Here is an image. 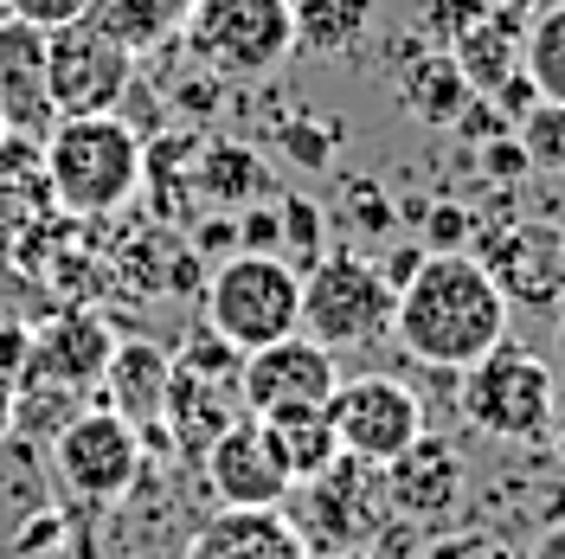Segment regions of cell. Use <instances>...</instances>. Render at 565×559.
<instances>
[{
	"instance_id": "cell-1",
	"label": "cell",
	"mask_w": 565,
	"mask_h": 559,
	"mask_svg": "<svg viewBox=\"0 0 565 559\" xmlns=\"http://www.w3.org/2000/svg\"><path fill=\"white\" fill-rule=\"evenodd\" d=\"M392 335L412 360L462 373L508 341V289L469 251H424V264L392 289Z\"/></svg>"
},
{
	"instance_id": "cell-2",
	"label": "cell",
	"mask_w": 565,
	"mask_h": 559,
	"mask_svg": "<svg viewBox=\"0 0 565 559\" xmlns=\"http://www.w3.org/2000/svg\"><path fill=\"white\" fill-rule=\"evenodd\" d=\"M141 148L136 123L122 109L104 116H58L45 141H39V161H45V193L52 207L71 219H109L141 193Z\"/></svg>"
},
{
	"instance_id": "cell-3",
	"label": "cell",
	"mask_w": 565,
	"mask_h": 559,
	"mask_svg": "<svg viewBox=\"0 0 565 559\" xmlns=\"http://www.w3.org/2000/svg\"><path fill=\"white\" fill-rule=\"evenodd\" d=\"M180 45L218 84H257L296 52V0H193Z\"/></svg>"
},
{
	"instance_id": "cell-4",
	"label": "cell",
	"mask_w": 565,
	"mask_h": 559,
	"mask_svg": "<svg viewBox=\"0 0 565 559\" xmlns=\"http://www.w3.org/2000/svg\"><path fill=\"white\" fill-rule=\"evenodd\" d=\"M206 328L238 354H257L302 328V271L277 251H232L206 277Z\"/></svg>"
},
{
	"instance_id": "cell-5",
	"label": "cell",
	"mask_w": 565,
	"mask_h": 559,
	"mask_svg": "<svg viewBox=\"0 0 565 559\" xmlns=\"http://www.w3.org/2000/svg\"><path fill=\"white\" fill-rule=\"evenodd\" d=\"M392 328V283L360 251H321L302 271V335L321 348H366Z\"/></svg>"
},
{
	"instance_id": "cell-6",
	"label": "cell",
	"mask_w": 565,
	"mask_h": 559,
	"mask_svg": "<svg viewBox=\"0 0 565 559\" xmlns=\"http://www.w3.org/2000/svg\"><path fill=\"white\" fill-rule=\"evenodd\" d=\"M553 367L540 354H521V348H489L476 367H462V386H457V405L462 419L476 424L482 437H501V444H533L546 437L553 424Z\"/></svg>"
},
{
	"instance_id": "cell-7",
	"label": "cell",
	"mask_w": 565,
	"mask_h": 559,
	"mask_svg": "<svg viewBox=\"0 0 565 559\" xmlns=\"http://www.w3.org/2000/svg\"><path fill=\"white\" fill-rule=\"evenodd\" d=\"M141 456H148V437H141L129 419H116L109 405L97 412H71L58 431H52V476L65 483L77 502L90 508H109L136 489Z\"/></svg>"
},
{
	"instance_id": "cell-8",
	"label": "cell",
	"mask_w": 565,
	"mask_h": 559,
	"mask_svg": "<svg viewBox=\"0 0 565 559\" xmlns=\"http://www.w3.org/2000/svg\"><path fill=\"white\" fill-rule=\"evenodd\" d=\"M45 77L58 116H104L122 109V97L136 91V52L97 33L90 20H71L45 33Z\"/></svg>"
},
{
	"instance_id": "cell-9",
	"label": "cell",
	"mask_w": 565,
	"mask_h": 559,
	"mask_svg": "<svg viewBox=\"0 0 565 559\" xmlns=\"http://www.w3.org/2000/svg\"><path fill=\"white\" fill-rule=\"evenodd\" d=\"M328 419L341 431V456L386 470L398 451H412L424 437V405L412 386H398L392 373H353L334 386Z\"/></svg>"
},
{
	"instance_id": "cell-10",
	"label": "cell",
	"mask_w": 565,
	"mask_h": 559,
	"mask_svg": "<svg viewBox=\"0 0 565 559\" xmlns=\"http://www.w3.org/2000/svg\"><path fill=\"white\" fill-rule=\"evenodd\" d=\"M334 386H341V360H334V348L309 341L302 328L282 335V341H270V348L245 354V367H238V399H245L250 419L321 412V405L334 399Z\"/></svg>"
},
{
	"instance_id": "cell-11",
	"label": "cell",
	"mask_w": 565,
	"mask_h": 559,
	"mask_svg": "<svg viewBox=\"0 0 565 559\" xmlns=\"http://www.w3.org/2000/svg\"><path fill=\"white\" fill-rule=\"evenodd\" d=\"M200 456H206V489L218 495V508H282L289 489H296L250 412L225 424Z\"/></svg>"
},
{
	"instance_id": "cell-12",
	"label": "cell",
	"mask_w": 565,
	"mask_h": 559,
	"mask_svg": "<svg viewBox=\"0 0 565 559\" xmlns=\"http://www.w3.org/2000/svg\"><path fill=\"white\" fill-rule=\"evenodd\" d=\"M0 123L7 136L45 141V129L58 123L52 109V77H45V33L0 13Z\"/></svg>"
},
{
	"instance_id": "cell-13",
	"label": "cell",
	"mask_w": 565,
	"mask_h": 559,
	"mask_svg": "<svg viewBox=\"0 0 565 559\" xmlns=\"http://www.w3.org/2000/svg\"><path fill=\"white\" fill-rule=\"evenodd\" d=\"M168 380H174V354L154 348V341H116L109 348V367H104V405L116 419H129L148 437V431H161L168 419Z\"/></svg>"
},
{
	"instance_id": "cell-14",
	"label": "cell",
	"mask_w": 565,
	"mask_h": 559,
	"mask_svg": "<svg viewBox=\"0 0 565 559\" xmlns=\"http://www.w3.org/2000/svg\"><path fill=\"white\" fill-rule=\"evenodd\" d=\"M186 559H309V534L282 508H218L193 534Z\"/></svg>"
},
{
	"instance_id": "cell-15",
	"label": "cell",
	"mask_w": 565,
	"mask_h": 559,
	"mask_svg": "<svg viewBox=\"0 0 565 559\" xmlns=\"http://www.w3.org/2000/svg\"><path fill=\"white\" fill-rule=\"evenodd\" d=\"M193 193L212 200L218 212H245L277 193V175L245 141H206V148H193Z\"/></svg>"
},
{
	"instance_id": "cell-16",
	"label": "cell",
	"mask_w": 565,
	"mask_h": 559,
	"mask_svg": "<svg viewBox=\"0 0 565 559\" xmlns=\"http://www.w3.org/2000/svg\"><path fill=\"white\" fill-rule=\"evenodd\" d=\"M469 97H476V91H469L462 65L444 52V45H412V52H405V65H398V104L412 109L418 123L450 129Z\"/></svg>"
},
{
	"instance_id": "cell-17",
	"label": "cell",
	"mask_w": 565,
	"mask_h": 559,
	"mask_svg": "<svg viewBox=\"0 0 565 559\" xmlns=\"http://www.w3.org/2000/svg\"><path fill=\"white\" fill-rule=\"evenodd\" d=\"M462 489V463L444 444L418 437L412 451H398L386 463V502L398 515H444Z\"/></svg>"
},
{
	"instance_id": "cell-18",
	"label": "cell",
	"mask_w": 565,
	"mask_h": 559,
	"mask_svg": "<svg viewBox=\"0 0 565 559\" xmlns=\"http://www.w3.org/2000/svg\"><path fill=\"white\" fill-rule=\"evenodd\" d=\"M521 45H527V27L514 20V13H501V7H489L469 33L450 45V59L462 65V77H469V91H501L514 71H521Z\"/></svg>"
},
{
	"instance_id": "cell-19",
	"label": "cell",
	"mask_w": 565,
	"mask_h": 559,
	"mask_svg": "<svg viewBox=\"0 0 565 559\" xmlns=\"http://www.w3.org/2000/svg\"><path fill=\"white\" fill-rule=\"evenodd\" d=\"M257 424H264L277 463L289 470V483H316L341 463V431L328 419V405L321 412H277V419H257Z\"/></svg>"
},
{
	"instance_id": "cell-20",
	"label": "cell",
	"mask_w": 565,
	"mask_h": 559,
	"mask_svg": "<svg viewBox=\"0 0 565 559\" xmlns=\"http://www.w3.org/2000/svg\"><path fill=\"white\" fill-rule=\"evenodd\" d=\"M186 7L193 0H90L84 7V20L109 33L116 45H129V52H154V45H168L180 39V20H186Z\"/></svg>"
},
{
	"instance_id": "cell-21",
	"label": "cell",
	"mask_w": 565,
	"mask_h": 559,
	"mask_svg": "<svg viewBox=\"0 0 565 559\" xmlns=\"http://www.w3.org/2000/svg\"><path fill=\"white\" fill-rule=\"evenodd\" d=\"M373 27V0H296V52L334 59Z\"/></svg>"
},
{
	"instance_id": "cell-22",
	"label": "cell",
	"mask_w": 565,
	"mask_h": 559,
	"mask_svg": "<svg viewBox=\"0 0 565 559\" xmlns=\"http://www.w3.org/2000/svg\"><path fill=\"white\" fill-rule=\"evenodd\" d=\"M521 71L533 77L540 104H565V0L533 13L527 45H521Z\"/></svg>"
},
{
	"instance_id": "cell-23",
	"label": "cell",
	"mask_w": 565,
	"mask_h": 559,
	"mask_svg": "<svg viewBox=\"0 0 565 559\" xmlns=\"http://www.w3.org/2000/svg\"><path fill=\"white\" fill-rule=\"evenodd\" d=\"M277 257L289 271H309L321 257V207L302 193H282L277 200Z\"/></svg>"
},
{
	"instance_id": "cell-24",
	"label": "cell",
	"mask_w": 565,
	"mask_h": 559,
	"mask_svg": "<svg viewBox=\"0 0 565 559\" xmlns=\"http://www.w3.org/2000/svg\"><path fill=\"white\" fill-rule=\"evenodd\" d=\"M514 136L527 148L533 168H546V175H565V104H533L521 123H514Z\"/></svg>"
},
{
	"instance_id": "cell-25",
	"label": "cell",
	"mask_w": 565,
	"mask_h": 559,
	"mask_svg": "<svg viewBox=\"0 0 565 559\" xmlns=\"http://www.w3.org/2000/svg\"><path fill=\"white\" fill-rule=\"evenodd\" d=\"M482 13H489V0H430V13H424V20H430V39L450 52V45H457Z\"/></svg>"
},
{
	"instance_id": "cell-26",
	"label": "cell",
	"mask_w": 565,
	"mask_h": 559,
	"mask_svg": "<svg viewBox=\"0 0 565 559\" xmlns=\"http://www.w3.org/2000/svg\"><path fill=\"white\" fill-rule=\"evenodd\" d=\"M450 129H457L462 141H494V136H514V123H508V116L494 109V97H482V91H476V97L462 104V116L450 123Z\"/></svg>"
},
{
	"instance_id": "cell-27",
	"label": "cell",
	"mask_w": 565,
	"mask_h": 559,
	"mask_svg": "<svg viewBox=\"0 0 565 559\" xmlns=\"http://www.w3.org/2000/svg\"><path fill=\"white\" fill-rule=\"evenodd\" d=\"M13 20H26L39 33H52V27H71V20H84V7L90 0H0Z\"/></svg>"
},
{
	"instance_id": "cell-28",
	"label": "cell",
	"mask_w": 565,
	"mask_h": 559,
	"mask_svg": "<svg viewBox=\"0 0 565 559\" xmlns=\"http://www.w3.org/2000/svg\"><path fill=\"white\" fill-rule=\"evenodd\" d=\"M482 175L489 180H527L533 175V161H527V148H521V136H494V141H482Z\"/></svg>"
},
{
	"instance_id": "cell-29",
	"label": "cell",
	"mask_w": 565,
	"mask_h": 559,
	"mask_svg": "<svg viewBox=\"0 0 565 559\" xmlns=\"http://www.w3.org/2000/svg\"><path fill=\"white\" fill-rule=\"evenodd\" d=\"M424 251H462V239H469V212L462 207H424Z\"/></svg>"
},
{
	"instance_id": "cell-30",
	"label": "cell",
	"mask_w": 565,
	"mask_h": 559,
	"mask_svg": "<svg viewBox=\"0 0 565 559\" xmlns=\"http://www.w3.org/2000/svg\"><path fill=\"white\" fill-rule=\"evenodd\" d=\"M282 141H289L309 168H321V161H328V136H309V129H296V123H289V129H282Z\"/></svg>"
},
{
	"instance_id": "cell-31",
	"label": "cell",
	"mask_w": 565,
	"mask_h": 559,
	"mask_svg": "<svg viewBox=\"0 0 565 559\" xmlns=\"http://www.w3.org/2000/svg\"><path fill=\"white\" fill-rule=\"evenodd\" d=\"M418 264H424V245H405V251H392V257H386V264H380V271H386V283H392V289H398V283L412 277Z\"/></svg>"
},
{
	"instance_id": "cell-32",
	"label": "cell",
	"mask_w": 565,
	"mask_h": 559,
	"mask_svg": "<svg viewBox=\"0 0 565 559\" xmlns=\"http://www.w3.org/2000/svg\"><path fill=\"white\" fill-rule=\"evenodd\" d=\"M328 559H373V553H366V547H334Z\"/></svg>"
},
{
	"instance_id": "cell-33",
	"label": "cell",
	"mask_w": 565,
	"mask_h": 559,
	"mask_svg": "<svg viewBox=\"0 0 565 559\" xmlns=\"http://www.w3.org/2000/svg\"><path fill=\"white\" fill-rule=\"evenodd\" d=\"M559 360H565V328H559Z\"/></svg>"
},
{
	"instance_id": "cell-34",
	"label": "cell",
	"mask_w": 565,
	"mask_h": 559,
	"mask_svg": "<svg viewBox=\"0 0 565 559\" xmlns=\"http://www.w3.org/2000/svg\"><path fill=\"white\" fill-rule=\"evenodd\" d=\"M0 136H7V123H0Z\"/></svg>"
}]
</instances>
